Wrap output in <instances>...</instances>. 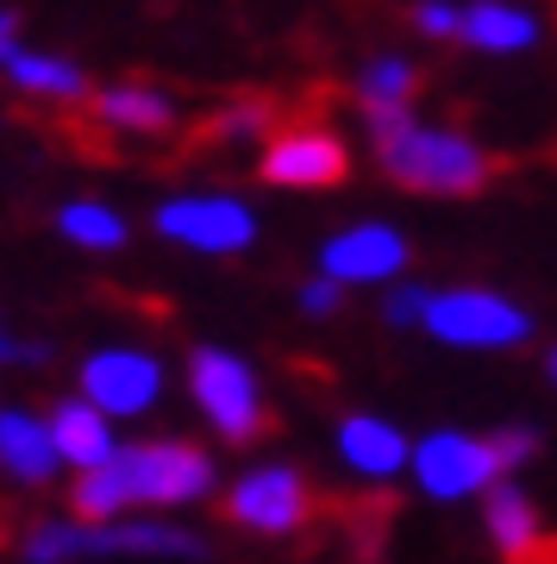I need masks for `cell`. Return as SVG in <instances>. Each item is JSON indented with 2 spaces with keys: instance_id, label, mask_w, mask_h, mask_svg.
<instances>
[{
  "instance_id": "484cf974",
  "label": "cell",
  "mask_w": 557,
  "mask_h": 564,
  "mask_svg": "<svg viewBox=\"0 0 557 564\" xmlns=\"http://www.w3.org/2000/svg\"><path fill=\"white\" fill-rule=\"evenodd\" d=\"M0 364H44V345H20L0 333Z\"/></svg>"
},
{
  "instance_id": "44dd1931",
  "label": "cell",
  "mask_w": 557,
  "mask_h": 564,
  "mask_svg": "<svg viewBox=\"0 0 557 564\" xmlns=\"http://www.w3.org/2000/svg\"><path fill=\"white\" fill-rule=\"evenodd\" d=\"M270 132H276L270 101H232V107H219L214 120H207V139L214 144H244V139H270Z\"/></svg>"
},
{
  "instance_id": "ffe728a7",
  "label": "cell",
  "mask_w": 557,
  "mask_h": 564,
  "mask_svg": "<svg viewBox=\"0 0 557 564\" xmlns=\"http://www.w3.org/2000/svg\"><path fill=\"white\" fill-rule=\"evenodd\" d=\"M57 232L69 245H88V251H120L125 245V220L113 214V207H100V202H69L57 214Z\"/></svg>"
},
{
  "instance_id": "8fae6325",
  "label": "cell",
  "mask_w": 557,
  "mask_h": 564,
  "mask_svg": "<svg viewBox=\"0 0 557 564\" xmlns=\"http://www.w3.org/2000/svg\"><path fill=\"white\" fill-rule=\"evenodd\" d=\"M81 395L113 414V421H132V414H151L163 395V364L151 351H132V345H113V351H95L81 364Z\"/></svg>"
},
{
  "instance_id": "f1b7e54d",
  "label": "cell",
  "mask_w": 557,
  "mask_h": 564,
  "mask_svg": "<svg viewBox=\"0 0 557 564\" xmlns=\"http://www.w3.org/2000/svg\"><path fill=\"white\" fill-rule=\"evenodd\" d=\"M545 564H557V552H545Z\"/></svg>"
},
{
  "instance_id": "d6986e66",
  "label": "cell",
  "mask_w": 557,
  "mask_h": 564,
  "mask_svg": "<svg viewBox=\"0 0 557 564\" xmlns=\"http://www.w3.org/2000/svg\"><path fill=\"white\" fill-rule=\"evenodd\" d=\"M0 69H7V82H13V88H25V95H44V101H81V95H88V76H81L76 63L32 57V51H20V44L0 57Z\"/></svg>"
},
{
  "instance_id": "52a82bcc",
  "label": "cell",
  "mask_w": 557,
  "mask_h": 564,
  "mask_svg": "<svg viewBox=\"0 0 557 564\" xmlns=\"http://www.w3.org/2000/svg\"><path fill=\"white\" fill-rule=\"evenodd\" d=\"M157 232L200 258H239L258 239V214L239 195H176L157 207Z\"/></svg>"
},
{
  "instance_id": "7c38bea8",
  "label": "cell",
  "mask_w": 557,
  "mask_h": 564,
  "mask_svg": "<svg viewBox=\"0 0 557 564\" xmlns=\"http://www.w3.org/2000/svg\"><path fill=\"white\" fill-rule=\"evenodd\" d=\"M339 458H345V470H358L370 484H389V477L407 470L414 440H407L395 421H382V414H345L339 421Z\"/></svg>"
},
{
  "instance_id": "603a6c76",
  "label": "cell",
  "mask_w": 557,
  "mask_h": 564,
  "mask_svg": "<svg viewBox=\"0 0 557 564\" xmlns=\"http://www.w3.org/2000/svg\"><path fill=\"white\" fill-rule=\"evenodd\" d=\"M458 20H463L458 0H419L414 7V32L419 39H458Z\"/></svg>"
},
{
  "instance_id": "3957f363",
  "label": "cell",
  "mask_w": 557,
  "mask_h": 564,
  "mask_svg": "<svg viewBox=\"0 0 557 564\" xmlns=\"http://www.w3.org/2000/svg\"><path fill=\"white\" fill-rule=\"evenodd\" d=\"M207 545L170 521H51L25 533V564H81V558H200Z\"/></svg>"
},
{
  "instance_id": "83f0119b",
  "label": "cell",
  "mask_w": 557,
  "mask_h": 564,
  "mask_svg": "<svg viewBox=\"0 0 557 564\" xmlns=\"http://www.w3.org/2000/svg\"><path fill=\"white\" fill-rule=\"evenodd\" d=\"M545 370H551V383H557V345H551V364H545Z\"/></svg>"
},
{
  "instance_id": "5bb4252c",
  "label": "cell",
  "mask_w": 557,
  "mask_h": 564,
  "mask_svg": "<svg viewBox=\"0 0 557 564\" xmlns=\"http://www.w3.org/2000/svg\"><path fill=\"white\" fill-rule=\"evenodd\" d=\"M482 527L507 564H545V527H538V508L520 484H489V502H482Z\"/></svg>"
},
{
  "instance_id": "7402d4cb",
  "label": "cell",
  "mask_w": 557,
  "mask_h": 564,
  "mask_svg": "<svg viewBox=\"0 0 557 564\" xmlns=\"http://www.w3.org/2000/svg\"><path fill=\"white\" fill-rule=\"evenodd\" d=\"M426 307H433V289H426V282H395V289L382 295V321L389 326H419Z\"/></svg>"
},
{
  "instance_id": "7a4b0ae2",
  "label": "cell",
  "mask_w": 557,
  "mask_h": 564,
  "mask_svg": "<svg viewBox=\"0 0 557 564\" xmlns=\"http://www.w3.org/2000/svg\"><path fill=\"white\" fill-rule=\"evenodd\" d=\"M370 126V151H376V170L389 182H401L407 195H477L495 176V158L482 151L470 132L458 126L419 120L414 107L401 113H363Z\"/></svg>"
},
{
  "instance_id": "ba28073f",
  "label": "cell",
  "mask_w": 557,
  "mask_h": 564,
  "mask_svg": "<svg viewBox=\"0 0 557 564\" xmlns=\"http://www.w3.org/2000/svg\"><path fill=\"white\" fill-rule=\"evenodd\" d=\"M258 170L276 188H339L351 176V151L332 126H282L270 132Z\"/></svg>"
},
{
  "instance_id": "ac0fdd59",
  "label": "cell",
  "mask_w": 557,
  "mask_h": 564,
  "mask_svg": "<svg viewBox=\"0 0 557 564\" xmlns=\"http://www.w3.org/2000/svg\"><path fill=\"white\" fill-rule=\"evenodd\" d=\"M358 107L363 113H401V107H414L419 95V63L401 57V51H382V57H370L358 69Z\"/></svg>"
},
{
  "instance_id": "9a60e30c",
  "label": "cell",
  "mask_w": 557,
  "mask_h": 564,
  "mask_svg": "<svg viewBox=\"0 0 557 564\" xmlns=\"http://www.w3.org/2000/svg\"><path fill=\"white\" fill-rule=\"evenodd\" d=\"M0 470H7L13 484H51L63 470L51 421L25 414V408H0Z\"/></svg>"
},
{
  "instance_id": "d4e9b609",
  "label": "cell",
  "mask_w": 557,
  "mask_h": 564,
  "mask_svg": "<svg viewBox=\"0 0 557 564\" xmlns=\"http://www.w3.org/2000/svg\"><path fill=\"white\" fill-rule=\"evenodd\" d=\"M495 452H501V464H507V470H520V464L538 452V433H533V426H501V433H495Z\"/></svg>"
},
{
  "instance_id": "5b68a950",
  "label": "cell",
  "mask_w": 557,
  "mask_h": 564,
  "mask_svg": "<svg viewBox=\"0 0 557 564\" xmlns=\"http://www.w3.org/2000/svg\"><path fill=\"white\" fill-rule=\"evenodd\" d=\"M188 389H195V408L207 414L219 440L232 445H251L263 433V389H258V370L239 358V351H219V345H200L188 358Z\"/></svg>"
},
{
  "instance_id": "8992f818",
  "label": "cell",
  "mask_w": 557,
  "mask_h": 564,
  "mask_svg": "<svg viewBox=\"0 0 557 564\" xmlns=\"http://www.w3.org/2000/svg\"><path fill=\"white\" fill-rule=\"evenodd\" d=\"M414 484L433 496V502H463V496H489V484L507 477V464L495 452V433H458V426H438L426 440H414Z\"/></svg>"
},
{
  "instance_id": "30bf717a",
  "label": "cell",
  "mask_w": 557,
  "mask_h": 564,
  "mask_svg": "<svg viewBox=\"0 0 557 564\" xmlns=\"http://www.w3.org/2000/svg\"><path fill=\"white\" fill-rule=\"evenodd\" d=\"M226 514L251 533H295L314 514V489L295 464H258L226 489Z\"/></svg>"
},
{
  "instance_id": "4316f807",
  "label": "cell",
  "mask_w": 557,
  "mask_h": 564,
  "mask_svg": "<svg viewBox=\"0 0 557 564\" xmlns=\"http://www.w3.org/2000/svg\"><path fill=\"white\" fill-rule=\"evenodd\" d=\"M13 44H20V20H13V13H0V57H7Z\"/></svg>"
},
{
  "instance_id": "4fadbf2b",
  "label": "cell",
  "mask_w": 557,
  "mask_h": 564,
  "mask_svg": "<svg viewBox=\"0 0 557 564\" xmlns=\"http://www.w3.org/2000/svg\"><path fill=\"white\" fill-rule=\"evenodd\" d=\"M545 39V25H538L533 7H520V0H470L458 20V44L482 51V57H520V51H533Z\"/></svg>"
},
{
  "instance_id": "277c9868",
  "label": "cell",
  "mask_w": 557,
  "mask_h": 564,
  "mask_svg": "<svg viewBox=\"0 0 557 564\" xmlns=\"http://www.w3.org/2000/svg\"><path fill=\"white\" fill-rule=\"evenodd\" d=\"M426 333L451 351H514V345L533 339V314L501 295V289H482V282H458V289H433V307H426Z\"/></svg>"
},
{
  "instance_id": "6da1fadb",
  "label": "cell",
  "mask_w": 557,
  "mask_h": 564,
  "mask_svg": "<svg viewBox=\"0 0 557 564\" xmlns=\"http://www.w3.org/2000/svg\"><path fill=\"white\" fill-rule=\"evenodd\" d=\"M214 489V458L188 440L120 445L107 464L81 470L69 502L81 521H120L125 508H188Z\"/></svg>"
},
{
  "instance_id": "9c48e42d",
  "label": "cell",
  "mask_w": 557,
  "mask_h": 564,
  "mask_svg": "<svg viewBox=\"0 0 557 564\" xmlns=\"http://www.w3.org/2000/svg\"><path fill=\"white\" fill-rule=\"evenodd\" d=\"M407 232L389 220H358L332 232V239L319 245V270L345 289H370V282H401L407 276Z\"/></svg>"
},
{
  "instance_id": "cb8c5ba5",
  "label": "cell",
  "mask_w": 557,
  "mask_h": 564,
  "mask_svg": "<svg viewBox=\"0 0 557 564\" xmlns=\"http://www.w3.org/2000/svg\"><path fill=\"white\" fill-rule=\"evenodd\" d=\"M339 302H345V282H332L326 270L301 282V314H314V321H326V314H339Z\"/></svg>"
},
{
  "instance_id": "2e32d148",
  "label": "cell",
  "mask_w": 557,
  "mask_h": 564,
  "mask_svg": "<svg viewBox=\"0 0 557 564\" xmlns=\"http://www.w3.org/2000/svg\"><path fill=\"white\" fill-rule=\"evenodd\" d=\"M95 120L113 126V132H132V139H157L176 126V101L151 82H113L95 95Z\"/></svg>"
},
{
  "instance_id": "e0dca14e",
  "label": "cell",
  "mask_w": 557,
  "mask_h": 564,
  "mask_svg": "<svg viewBox=\"0 0 557 564\" xmlns=\"http://www.w3.org/2000/svg\"><path fill=\"white\" fill-rule=\"evenodd\" d=\"M51 440H57L63 464H76V470H95V464H107L113 452H120L113 414H100L88 395H76V402H63L57 414H51Z\"/></svg>"
}]
</instances>
